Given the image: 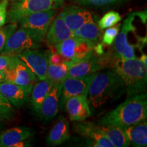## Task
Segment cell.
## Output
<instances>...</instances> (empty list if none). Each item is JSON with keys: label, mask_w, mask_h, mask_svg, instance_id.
I'll list each match as a JSON object with an SVG mask.
<instances>
[{"label": "cell", "mask_w": 147, "mask_h": 147, "mask_svg": "<svg viewBox=\"0 0 147 147\" xmlns=\"http://www.w3.org/2000/svg\"><path fill=\"white\" fill-rule=\"evenodd\" d=\"M125 92L124 82L116 71L94 73L87 93L89 106L93 110L115 102Z\"/></svg>", "instance_id": "6da1fadb"}, {"label": "cell", "mask_w": 147, "mask_h": 147, "mask_svg": "<svg viewBox=\"0 0 147 147\" xmlns=\"http://www.w3.org/2000/svg\"><path fill=\"white\" fill-rule=\"evenodd\" d=\"M147 96L146 93L129 97L124 102L103 116L100 125H113L124 129L146 120Z\"/></svg>", "instance_id": "7a4b0ae2"}, {"label": "cell", "mask_w": 147, "mask_h": 147, "mask_svg": "<svg viewBox=\"0 0 147 147\" xmlns=\"http://www.w3.org/2000/svg\"><path fill=\"white\" fill-rule=\"evenodd\" d=\"M115 71L123 81L128 97L146 93L147 68L139 59H125L117 56Z\"/></svg>", "instance_id": "3957f363"}, {"label": "cell", "mask_w": 147, "mask_h": 147, "mask_svg": "<svg viewBox=\"0 0 147 147\" xmlns=\"http://www.w3.org/2000/svg\"><path fill=\"white\" fill-rule=\"evenodd\" d=\"M63 3V0H16L7 14L8 21L16 23L31 14L56 10Z\"/></svg>", "instance_id": "277c9868"}, {"label": "cell", "mask_w": 147, "mask_h": 147, "mask_svg": "<svg viewBox=\"0 0 147 147\" xmlns=\"http://www.w3.org/2000/svg\"><path fill=\"white\" fill-rule=\"evenodd\" d=\"M95 45L87 40L74 36L57 44L54 47L65 59L77 63L94 54Z\"/></svg>", "instance_id": "5b68a950"}, {"label": "cell", "mask_w": 147, "mask_h": 147, "mask_svg": "<svg viewBox=\"0 0 147 147\" xmlns=\"http://www.w3.org/2000/svg\"><path fill=\"white\" fill-rule=\"evenodd\" d=\"M42 42L32 31L20 27L10 36L0 54L18 55L25 51L38 49Z\"/></svg>", "instance_id": "8992f818"}, {"label": "cell", "mask_w": 147, "mask_h": 147, "mask_svg": "<svg viewBox=\"0 0 147 147\" xmlns=\"http://www.w3.org/2000/svg\"><path fill=\"white\" fill-rule=\"evenodd\" d=\"M93 74L79 78L66 77L60 82L59 108L61 109L64 108L66 101L69 97L81 95L87 96L89 84Z\"/></svg>", "instance_id": "52a82bcc"}, {"label": "cell", "mask_w": 147, "mask_h": 147, "mask_svg": "<svg viewBox=\"0 0 147 147\" xmlns=\"http://www.w3.org/2000/svg\"><path fill=\"white\" fill-rule=\"evenodd\" d=\"M137 12H132L127 16L123 23L121 32H119L114 41V49L117 56L125 59L136 57L135 55V47L130 45L128 40V35L130 32H135L136 27L134 21Z\"/></svg>", "instance_id": "ba28073f"}, {"label": "cell", "mask_w": 147, "mask_h": 147, "mask_svg": "<svg viewBox=\"0 0 147 147\" xmlns=\"http://www.w3.org/2000/svg\"><path fill=\"white\" fill-rule=\"evenodd\" d=\"M55 14V9L36 12L25 16L18 23L21 24V27L32 31L43 41Z\"/></svg>", "instance_id": "9c48e42d"}, {"label": "cell", "mask_w": 147, "mask_h": 147, "mask_svg": "<svg viewBox=\"0 0 147 147\" xmlns=\"http://www.w3.org/2000/svg\"><path fill=\"white\" fill-rule=\"evenodd\" d=\"M4 72V82L32 89L37 81L36 75L18 56L12 65L5 69Z\"/></svg>", "instance_id": "30bf717a"}, {"label": "cell", "mask_w": 147, "mask_h": 147, "mask_svg": "<svg viewBox=\"0 0 147 147\" xmlns=\"http://www.w3.org/2000/svg\"><path fill=\"white\" fill-rule=\"evenodd\" d=\"M18 56L28 66L38 80H42L47 78V69L49 63L47 51L42 53L36 49L27 50L18 54Z\"/></svg>", "instance_id": "8fae6325"}, {"label": "cell", "mask_w": 147, "mask_h": 147, "mask_svg": "<svg viewBox=\"0 0 147 147\" xmlns=\"http://www.w3.org/2000/svg\"><path fill=\"white\" fill-rule=\"evenodd\" d=\"M102 55L98 56V55L94 53V54L87 59L74 63L69 67L66 77L79 78L95 73L102 69L108 63V57Z\"/></svg>", "instance_id": "7c38bea8"}, {"label": "cell", "mask_w": 147, "mask_h": 147, "mask_svg": "<svg viewBox=\"0 0 147 147\" xmlns=\"http://www.w3.org/2000/svg\"><path fill=\"white\" fill-rule=\"evenodd\" d=\"M35 131L27 127H16L0 133V147L29 146L27 140L34 135Z\"/></svg>", "instance_id": "4fadbf2b"}, {"label": "cell", "mask_w": 147, "mask_h": 147, "mask_svg": "<svg viewBox=\"0 0 147 147\" xmlns=\"http://www.w3.org/2000/svg\"><path fill=\"white\" fill-rule=\"evenodd\" d=\"M60 83H54L40 106L38 116L43 123H47L56 117L59 108Z\"/></svg>", "instance_id": "5bb4252c"}, {"label": "cell", "mask_w": 147, "mask_h": 147, "mask_svg": "<svg viewBox=\"0 0 147 147\" xmlns=\"http://www.w3.org/2000/svg\"><path fill=\"white\" fill-rule=\"evenodd\" d=\"M66 112L71 121H82L91 116V110L87 95L74 96L66 101L64 106Z\"/></svg>", "instance_id": "9a60e30c"}, {"label": "cell", "mask_w": 147, "mask_h": 147, "mask_svg": "<svg viewBox=\"0 0 147 147\" xmlns=\"http://www.w3.org/2000/svg\"><path fill=\"white\" fill-rule=\"evenodd\" d=\"M74 129L79 135L95 141L100 147H114L113 144L103 134L98 124L96 125L84 120L75 123Z\"/></svg>", "instance_id": "2e32d148"}, {"label": "cell", "mask_w": 147, "mask_h": 147, "mask_svg": "<svg viewBox=\"0 0 147 147\" xmlns=\"http://www.w3.org/2000/svg\"><path fill=\"white\" fill-rule=\"evenodd\" d=\"M31 88L17 85L8 82L0 83V93L14 107H21L27 102L30 95Z\"/></svg>", "instance_id": "e0dca14e"}, {"label": "cell", "mask_w": 147, "mask_h": 147, "mask_svg": "<svg viewBox=\"0 0 147 147\" xmlns=\"http://www.w3.org/2000/svg\"><path fill=\"white\" fill-rule=\"evenodd\" d=\"M74 36V32L67 26L61 14L53 18L45 38L48 45L54 47L57 44Z\"/></svg>", "instance_id": "ac0fdd59"}, {"label": "cell", "mask_w": 147, "mask_h": 147, "mask_svg": "<svg viewBox=\"0 0 147 147\" xmlns=\"http://www.w3.org/2000/svg\"><path fill=\"white\" fill-rule=\"evenodd\" d=\"M60 14L67 26L72 32H75L83 24L93 18L89 11L76 6L66 7Z\"/></svg>", "instance_id": "d6986e66"}, {"label": "cell", "mask_w": 147, "mask_h": 147, "mask_svg": "<svg viewBox=\"0 0 147 147\" xmlns=\"http://www.w3.org/2000/svg\"><path fill=\"white\" fill-rule=\"evenodd\" d=\"M70 138L69 123L67 119L60 115L51 129L47 138V144L50 146H57L63 144Z\"/></svg>", "instance_id": "ffe728a7"}, {"label": "cell", "mask_w": 147, "mask_h": 147, "mask_svg": "<svg viewBox=\"0 0 147 147\" xmlns=\"http://www.w3.org/2000/svg\"><path fill=\"white\" fill-rule=\"evenodd\" d=\"M54 82L49 79L39 80L33 86L30 93V104L33 112L36 115L39 113L41 104L46 95L48 94Z\"/></svg>", "instance_id": "44dd1931"}, {"label": "cell", "mask_w": 147, "mask_h": 147, "mask_svg": "<svg viewBox=\"0 0 147 147\" xmlns=\"http://www.w3.org/2000/svg\"><path fill=\"white\" fill-rule=\"evenodd\" d=\"M130 144L136 147L147 146V123L144 120L123 129Z\"/></svg>", "instance_id": "7402d4cb"}, {"label": "cell", "mask_w": 147, "mask_h": 147, "mask_svg": "<svg viewBox=\"0 0 147 147\" xmlns=\"http://www.w3.org/2000/svg\"><path fill=\"white\" fill-rule=\"evenodd\" d=\"M104 136L113 144L114 147H127L130 146L126 135L122 128L113 125H100Z\"/></svg>", "instance_id": "603a6c76"}, {"label": "cell", "mask_w": 147, "mask_h": 147, "mask_svg": "<svg viewBox=\"0 0 147 147\" xmlns=\"http://www.w3.org/2000/svg\"><path fill=\"white\" fill-rule=\"evenodd\" d=\"M76 62L70 60H65L59 63H50L47 69V78L54 82L60 83L66 78L69 67Z\"/></svg>", "instance_id": "cb8c5ba5"}, {"label": "cell", "mask_w": 147, "mask_h": 147, "mask_svg": "<svg viewBox=\"0 0 147 147\" xmlns=\"http://www.w3.org/2000/svg\"><path fill=\"white\" fill-rule=\"evenodd\" d=\"M74 36L83 38L97 44L99 42L100 38V29L93 18L74 32Z\"/></svg>", "instance_id": "d4e9b609"}, {"label": "cell", "mask_w": 147, "mask_h": 147, "mask_svg": "<svg viewBox=\"0 0 147 147\" xmlns=\"http://www.w3.org/2000/svg\"><path fill=\"white\" fill-rule=\"evenodd\" d=\"M15 110L12 104L0 93V121L3 122L13 119Z\"/></svg>", "instance_id": "484cf974"}, {"label": "cell", "mask_w": 147, "mask_h": 147, "mask_svg": "<svg viewBox=\"0 0 147 147\" xmlns=\"http://www.w3.org/2000/svg\"><path fill=\"white\" fill-rule=\"evenodd\" d=\"M121 20V16L119 12L115 11H110L104 14L99 21L98 25L100 30H104L109 27L115 26Z\"/></svg>", "instance_id": "4316f807"}, {"label": "cell", "mask_w": 147, "mask_h": 147, "mask_svg": "<svg viewBox=\"0 0 147 147\" xmlns=\"http://www.w3.org/2000/svg\"><path fill=\"white\" fill-rule=\"evenodd\" d=\"M17 29V25L16 23H12L10 25H3L0 27V53L4 48L7 40L10 36L15 32Z\"/></svg>", "instance_id": "83f0119b"}, {"label": "cell", "mask_w": 147, "mask_h": 147, "mask_svg": "<svg viewBox=\"0 0 147 147\" xmlns=\"http://www.w3.org/2000/svg\"><path fill=\"white\" fill-rule=\"evenodd\" d=\"M121 28V24L117 26L111 27L106 29L102 36V44L107 46H111L114 43L116 37L118 35Z\"/></svg>", "instance_id": "f1b7e54d"}, {"label": "cell", "mask_w": 147, "mask_h": 147, "mask_svg": "<svg viewBox=\"0 0 147 147\" xmlns=\"http://www.w3.org/2000/svg\"><path fill=\"white\" fill-rule=\"evenodd\" d=\"M18 57V55L0 54V71L6 69L12 65Z\"/></svg>", "instance_id": "f546056e"}, {"label": "cell", "mask_w": 147, "mask_h": 147, "mask_svg": "<svg viewBox=\"0 0 147 147\" xmlns=\"http://www.w3.org/2000/svg\"><path fill=\"white\" fill-rule=\"evenodd\" d=\"M124 0H78V2L83 5H95V6H103V5L113 4Z\"/></svg>", "instance_id": "4dcf8cb0"}, {"label": "cell", "mask_w": 147, "mask_h": 147, "mask_svg": "<svg viewBox=\"0 0 147 147\" xmlns=\"http://www.w3.org/2000/svg\"><path fill=\"white\" fill-rule=\"evenodd\" d=\"M8 5V0H1L0 2V27H3L6 23Z\"/></svg>", "instance_id": "1f68e13d"}, {"label": "cell", "mask_w": 147, "mask_h": 147, "mask_svg": "<svg viewBox=\"0 0 147 147\" xmlns=\"http://www.w3.org/2000/svg\"><path fill=\"white\" fill-rule=\"evenodd\" d=\"M47 53L48 55H49V61L50 63H59L66 60L65 58H63L57 52L52 53L51 51H47Z\"/></svg>", "instance_id": "d6a6232c"}, {"label": "cell", "mask_w": 147, "mask_h": 147, "mask_svg": "<svg viewBox=\"0 0 147 147\" xmlns=\"http://www.w3.org/2000/svg\"><path fill=\"white\" fill-rule=\"evenodd\" d=\"M141 61V62L144 64L145 65H147V56L146 54H144V53H142V55H141L140 58L139 59Z\"/></svg>", "instance_id": "836d02e7"}, {"label": "cell", "mask_w": 147, "mask_h": 147, "mask_svg": "<svg viewBox=\"0 0 147 147\" xmlns=\"http://www.w3.org/2000/svg\"><path fill=\"white\" fill-rule=\"evenodd\" d=\"M5 79V72L3 70L0 71V83L2 82H4Z\"/></svg>", "instance_id": "e575fe53"}, {"label": "cell", "mask_w": 147, "mask_h": 147, "mask_svg": "<svg viewBox=\"0 0 147 147\" xmlns=\"http://www.w3.org/2000/svg\"><path fill=\"white\" fill-rule=\"evenodd\" d=\"M3 127V124L1 123V121H0V131H1V130L2 129Z\"/></svg>", "instance_id": "d590c367"}, {"label": "cell", "mask_w": 147, "mask_h": 147, "mask_svg": "<svg viewBox=\"0 0 147 147\" xmlns=\"http://www.w3.org/2000/svg\"><path fill=\"white\" fill-rule=\"evenodd\" d=\"M9 1H16V0H9Z\"/></svg>", "instance_id": "8d00e7d4"}, {"label": "cell", "mask_w": 147, "mask_h": 147, "mask_svg": "<svg viewBox=\"0 0 147 147\" xmlns=\"http://www.w3.org/2000/svg\"><path fill=\"white\" fill-rule=\"evenodd\" d=\"M1 0H0V2H1Z\"/></svg>", "instance_id": "74e56055"}, {"label": "cell", "mask_w": 147, "mask_h": 147, "mask_svg": "<svg viewBox=\"0 0 147 147\" xmlns=\"http://www.w3.org/2000/svg\"><path fill=\"white\" fill-rule=\"evenodd\" d=\"M77 1H78V0H77Z\"/></svg>", "instance_id": "f35d334b"}]
</instances>
